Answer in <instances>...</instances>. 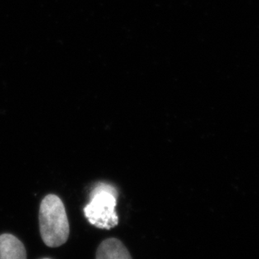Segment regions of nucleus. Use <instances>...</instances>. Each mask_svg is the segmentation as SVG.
Here are the masks:
<instances>
[{"mask_svg":"<svg viewBox=\"0 0 259 259\" xmlns=\"http://www.w3.org/2000/svg\"><path fill=\"white\" fill-rule=\"evenodd\" d=\"M39 225L41 239L48 247H58L69 237L70 227L67 212L62 199L48 194L40 203Z\"/></svg>","mask_w":259,"mask_h":259,"instance_id":"1","label":"nucleus"},{"mask_svg":"<svg viewBox=\"0 0 259 259\" xmlns=\"http://www.w3.org/2000/svg\"><path fill=\"white\" fill-rule=\"evenodd\" d=\"M118 193L112 185L101 183L90 195V203L84 207L85 217L99 229L110 230L116 227L119 217L115 210Z\"/></svg>","mask_w":259,"mask_h":259,"instance_id":"2","label":"nucleus"},{"mask_svg":"<svg viewBox=\"0 0 259 259\" xmlns=\"http://www.w3.org/2000/svg\"><path fill=\"white\" fill-rule=\"evenodd\" d=\"M0 259H27L25 246L14 235H0Z\"/></svg>","mask_w":259,"mask_h":259,"instance_id":"3","label":"nucleus"},{"mask_svg":"<svg viewBox=\"0 0 259 259\" xmlns=\"http://www.w3.org/2000/svg\"><path fill=\"white\" fill-rule=\"evenodd\" d=\"M95 259H132L125 245L116 238H108L98 247Z\"/></svg>","mask_w":259,"mask_h":259,"instance_id":"4","label":"nucleus"},{"mask_svg":"<svg viewBox=\"0 0 259 259\" xmlns=\"http://www.w3.org/2000/svg\"><path fill=\"white\" fill-rule=\"evenodd\" d=\"M42 259H51V258H42Z\"/></svg>","mask_w":259,"mask_h":259,"instance_id":"5","label":"nucleus"}]
</instances>
